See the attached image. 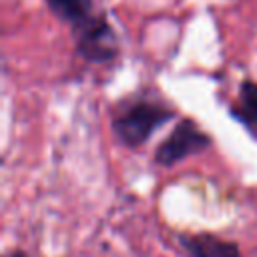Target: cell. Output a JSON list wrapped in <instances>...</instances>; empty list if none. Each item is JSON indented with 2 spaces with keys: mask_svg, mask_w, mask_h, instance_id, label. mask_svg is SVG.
Returning a JSON list of instances; mask_svg holds the SVG:
<instances>
[{
  "mask_svg": "<svg viewBox=\"0 0 257 257\" xmlns=\"http://www.w3.org/2000/svg\"><path fill=\"white\" fill-rule=\"evenodd\" d=\"M177 110L159 98L131 96L118 102L110 116V128L114 139L126 149H141L151 137L169 120Z\"/></svg>",
  "mask_w": 257,
  "mask_h": 257,
  "instance_id": "cell-1",
  "label": "cell"
},
{
  "mask_svg": "<svg viewBox=\"0 0 257 257\" xmlns=\"http://www.w3.org/2000/svg\"><path fill=\"white\" fill-rule=\"evenodd\" d=\"M213 139L193 118H181L175 128L155 149V163L161 167H173L187 157L199 155L211 147Z\"/></svg>",
  "mask_w": 257,
  "mask_h": 257,
  "instance_id": "cell-2",
  "label": "cell"
},
{
  "mask_svg": "<svg viewBox=\"0 0 257 257\" xmlns=\"http://www.w3.org/2000/svg\"><path fill=\"white\" fill-rule=\"evenodd\" d=\"M74 48L80 58L92 64H106L112 62L120 52V42L116 30L106 18V12L94 18L84 28L72 32Z\"/></svg>",
  "mask_w": 257,
  "mask_h": 257,
  "instance_id": "cell-3",
  "label": "cell"
},
{
  "mask_svg": "<svg viewBox=\"0 0 257 257\" xmlns=\"http://www.w3.org/2000/svg\"><path fill=\"white\" fill-rule=\"evenodd\" d=\"M44 4L60 22L70 26V32L84 28L94 18L104 14L100 0H44Z\"/></svg>",
  "mask_w": 257,
  "mask_h": 257,
  "instance_id": "cell-4",
  "label": "cell"
},
{
  "mask_svg": "<svg viewBox=\"0 0 257 257\" xmlns=\"http://www.w3.org/2000/svg\"><path fill=\"white\" fill-rule=\"evenodd\" d=\"M189 257H241L239 245L215 233H189L179 237Z\"/></svg>",
  "mask_w": 257,
  "mask_h": 257,
  "instance_id": "cell-5",
  "label": "cell"
},
{
  "mask_svg": "<svg viewBox=\"0 0 257 257\" xmlns=\"http://www.w3.org/2000/svg\"><path fill=\"white\" fill-rule=\"evenodd\" d=\"M231 116L239 120L245 128L257 133V82L245 78L239 84L237 100L231 104Z\"/></svg>",
  "mask_w": 257,
  "mask_h": 257,
  "instance_id": "cell-6",
  "label": "cell"
},
{
  "mask_svg": "<svg viewBox=\"0 0 257 257\" xmlns=\"http://www.w3.org/2000/svg\"><path fill=\"white\" fill-rule=\"evenodd\" d=\"M2 257H28L24 251H20V249H12V251H8V253H4Z\"/></svg>",
  "mask_w": 257,
  "mask_h": 257,
  "instance_id": "cell-7",
  "label": "cell"
}]
</instances>
